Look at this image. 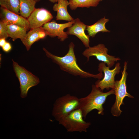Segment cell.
<instances>
[{
  "mask_svg": "<svg viewBox=\"0 0 139 139\" xmlns=\"http://www.w3.org/2000/svg\"><path fill=\"white\" fill-rule=\"evenodd\" d=\"M75 45L71 42L68 45V50L67 53L63 57H59L52 54L45 48H43L46 55L52 61L58 65L60 68L65 72L75 76L82 78L93 77L100 80L104 75L102 72L94 74L85 72L82 69L77 63L76 58L74 52Z\"/></svg>",
  "mask_w": 139,
  "mask_h": 139,
  "instance_id": "cell-1",
  "label": "cell"
},
{
  "mask_svg": "<svg viewBox=\"0 0 139 139\" xmlns=\"http://www.w3.org/2000/svg\"><path fill=\"white\" fill-rule=\"evenodd\" d=\"M113 94H115L114 89L104 92L95 84H92L89 94L85 97L79 98L78 109L81 111L83 118L85 119L89 113L94 109L97 110L99 114L103 115V105L107 97Z\"/></svg>",
  "mask_w": 139,
  "mask_h": 139,
  "instance_id": "cell-2",
  "label": "cell"
},
{
  "mask_svg": "<svg viewBox=\"0 0 139 139\" xmlns=\"http://www.w3.org/2000/svg\"><path fill=\"white\" fill-rule=\"evenodd\" d=\"M127 62H125L123 70L122 72V77L120 80L115 81L114 89L116 99L111 109V112L112 115L115 117H118L121 114L122 111L120 110V107L121 105H124L123 100L125 97L134 98V97L128 93L127 91Z\"/></svg>",
  "mask_w": 139,
  "mask_h": 139,
  "instance_id": "cell-3",
  "label": "cell"
},
{
  "mask_svg": "<svg viewBox=\"0 0 139 139\" xmlns=\"http://www.w3.org/2000/svg\"><path fill=\"white\" fill-rule=\"evenodd\" d=\"M12 60L13 70L20 83V96L21 98H24L27 97L29 89L40 83V79L13 60Z\"/></svg>",
  "mask_w": 139,
  "mask_h": 139,
  "instance_id": "cell-4",
  "label": "cell"
},
{
  "mask_svg": "<svg viewBox=\"0 0 139 139\" xmlns=\"http://www.w3.org/2000/svg\"><path fill=\"white\" fill-rule=\"evenodd\" d=\"M79 105V98L67 94L56 100L53 105L52 115L58 121L73 110L78 109Z\"/></svg>",
  "mask_w": 139,
  "mask_h": 139,
  "instance_id": "cell-5",
  "label": "cell"
},
{
  "mask_svg": "<svg viewBox=\"0 0 139 139\" xmlns=\"http://www.w3.org/2000/svg\"><path fill=\"white\" fill-rule=\"evenodd\" d=\"M83 118L81 111L78 108L62 118L58 122L67 132H86L91 124L85 121Z\"/></svg>",
  "mask_w": 139,
  "mask_h": 139,
  "instance_id": "cell-6",
  "label": "cell"
},
{
  "mask_svg": "<svg viewBox=\"0 0 139 139\" xmlns=\"http://www.w3.org/2000/svg\"><path fill=\"white\" fill-rule=\"evenodd\" d=\"M110 68L106 65V64L102 62L98 65V70L100 72H103L104 75L101 80H98L95 83L98 87L103 90L104 89L109 90L110 88L114 89L115 81V76L119 73L121 67L119 63H117L115 68L110 70Z\"/></svg>",
  "mask_w": 139,
  "mask_h": 139,
  "instance_id": "cell-7",
  "label": "cell"
},
{
  "mask_svg": "<svg viewBox=\"0 0 139 139\" xmlns=\"http://www.w3.org/2000/svg\"><path fill=\"white\" fill-rule=\"evenodd\" d=\"M108 49L104 44H100L87 48L83 51L82 54L87 58V61L89 60L90 57L94 56L99 61L105 63L110 68L114 66L115 62L121 59L108 54Z\"/></svg>",
  "mask_w": 139,
  "mask_h": 139,
  "instance_id": "cell-8",
  "label": "cell"
},
{
  "mask_svg": "<svg viewBox=\"0 0 139 139\" xmlns=\"http://www.w3.org/2000/svg\"><path fill=\"white\" fill-rule=\"evenodd\" d=\"M53 18L50 11L41 8H36L27 19L31 29L42 27Z\"/></svg>",
  "mask_w": 139,
  "mask_h": 139,
  "instance_id": "cell-9",
  "label": "cell"
},
{
  "mask_svg": "<svg viewBox=\"0 0 139 139\" xmlns=\"http://www.w3.org/2000/svg\"><path fill=\"white\" fill-rule=\"evenodd\" d=\"M74 22V20L66 23L59 24L55 21H52L46 23L42 27L46 31L47 36L52 38L57 37L61 41H63L68 38V35L64 31V30L71 26Z\"/></svg>",
  "mask_w": 139,
  "mask_h": 139,
  "instance_id": "cell-10",
  "label": "cell"
},
{
  "mask_svg": "<svg viewBox=\"0 0 139 139\" xmlns=\"http://www.w3.org/2000/svg\"><path fill=\"white\" fill-rule=\"evenodd\" d=\"M0 20L7 24H14L25 28L28 31L30 30L27 19L4 8L0 7Z\"/></svg>",
  "mask_w": 139,
  "mask_h": 139,
  "instance_id": "cell-11",
  "label": "cell"
},
{
  "mask_svg": "<svg viewBox=\"0 0 139 139\" xmlns=\"http://www.w3.org/2000/svg\"><path fill=\"white\" fill-rule=\"evenodd\" d=\"M74 21L73 24L68 28L66 32V33L68 35L75 36L81 41L86 47H89L90 37L88 35H86L84 32L87 25L78 18L74 19Z\"/></svg>",
  "mask_w": 139,
  "mask_h": 139,
  "instance_id": "cell-12",
  "label": "cell"
},
{
  "mask_svg": "<svg viewBox=\"0 0 139 139\" xmlns=\"http://www.w3.org/2000/svg\"><path fill=\"white\" fill-rule=\"evenodd\" d=\"M47 36L45 30L42 27L30 29L25 37L21 40L28 51L34 42L44 38Z\"/></svg>",
  "mask_w": 139,
  "mask_h": 139,
  "instance_id": "cell-13",
  "label": "cell"
},
{
  "mask_svg": "<svg viewBox=\"0 0 139 139\" xmlns=\"http://www.w3.org/2000/svg\"><path fill=\"white\" fill-rule=\"evenodd\" d=\"M69 5L67 0L59 1L54 5L53 10L57 12L56 17V20H64L70 22L74 20L68 12L67 7Z\"/></svg>",
  "mask_w": 139,
  "mask_h": 139,
  "instance_id": "cell-14",
  "label": "cell"
},
{
  "mask_svg": "<svg viewBox=\"0 0 139 139\" xmlns=\"http://www.w3.org/2000/svg\"><path fill=\"white\" fill-rule=\"evenodd\" d=\"M109 21L108 19L104 17L92 25H87L86 30L89 36L94 37L98 33L100 32H110V31L107 29L105 27L106 23Z\"/></svg>",
  "mask_w": 139,
  "mask_h": 139,
  "instance_id": "cell-15",
  "label": "cell"
},
{
  "mask_svg": "<svg viewBox=\"0 0 139 139\" xmlns=\"http://www.w3.org/2000/svg\"><path fill=\"white\" fill-rule=\"evenodd\" d=\"M7 33L8 37L15 41L18 39H23L27 34V30L25 28L14 24H7Z\"/></svg>",
  "mask_w": 139,
  "mask_h": 139,
  "instance_id": "cell-16",
  "label": "cell"
},
{
  "mask_svg": "<svg viewBox=\"0 0 139 139\" xmlns=\"http://www.w3.org/2000/svg\"><path fill=\"white\" fill-rule=\"evenodd\" d=\"M19 14L27 19L35 9L37 3L34 0H19Z\"/></svg>",
  "mask_w": 139,
  "mask_h": 139,
  "instance_id": "cell-17",
  "label": "cell"
},
{
  "mask_svg": "<svg viewBox=\"0 0 139 139\" xmlns=\"http://www.w3.org/2000/svg\"><path fill=\"white\" fill-rule=\"evenodd\" d=\"M103 0H69V6L72 10L78 7L89 8L97 6L99 2Z\"/></svg>",
  "mask_w": 139,
  "mask_h": 139,
  "instance_id": "cell-18",
  "label": "cell"
},
{
  "mask_svg": "<svg viewBox=\"0 0 139 139\" xmlns=\"http://www.w3.org/2000/svg\"><path fill=\"white\" fill-rule=\"evenodd\" d=\"M1 7L17 14H19V0H0Z\"/></svg>",
  "mask_w": 139,
  "mask_h": 139,
  "instance_id": "cell-19",
  "label": "cell"
},
{
  "mask_svg": "<svg viewBox=\"0 0 139 139\" xmlns=\"http://www.w3.org/2000/svg\"><path fill=\"white\" fill-rule=\"evenodd\" d=\"M7 25L6 23L0 20V39L4 38L6 39L8 37Z\"/></svg>",
  "mask_w": 139,
  "mask_h": 139,
  "instance_id": "cell-20",
  "label": "cell"
},
{
  "mask_svg": "<svg viewBox=\"0 0 139 139\" xmlns=\"http://www.w3.org/2000/svg\"><path fill=\"white\" fill-rule=\"evenodd\" d=\"M3 50L6 53L10 52L12 49V46L9 42H6L5 44L2 47Z\"/></svg>",
  "mask_w": 139,
  "mask_h": 139,
  "instance_id": "cell-21",
  "label": "cell"
},
{
  "mask_svg": "<svg viewBox=\"0 0 139 139\" xmlns=\"http://www.w3.org/2000/svg\"><path fill=\"white\" fill-rule=\"evenodd\" d=\"M6 39L4 38L0 39V46L2 47L6 42Z\"/></svg>",
  "mask_w": 139,
  "mask_h": 139,
  "instance_id": "cell-22",
  "label": "cell"
},
{
  "mask_svg": "<svg viewBox=\"0 0 139 139\" xmlns=\"http://www.w3.org/2000/svg\"><path fill=\"white\" fill-rule=\"evenodd\" d=\"M50 2L53 3H56L59 1H67V0H48Z\"/></svg>",
  "mask_w": 139,
  "mask_h": 139,
  "instance_id": "cell-23",
  "label": "cell"
},
{
  "mask_svg": "<svg viewBox=\"0 0 139 139\" xmlns=\"http://www.w3.org/2000/svg\"><path fill=\"white\" fill-rule=\"evenodd\" d=\"M36 2H39L41 0H34Z\"/></svg>",
  "mask_w": 139,
  "mask_h": 139,
  "instance_id": "cell-24",
  "label": "cell"
}]
</instances>
